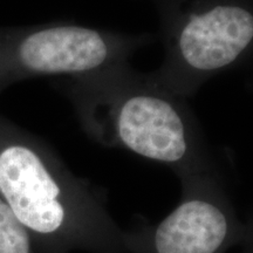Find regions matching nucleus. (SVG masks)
<instances>
[{
  "label": "nucleus",
  "mask_w": 253,
  "mask_h": 253,
  "mask_svg": "<svg viewBox=\"0 0 253 253\" xmlns=\"http://www.w3.org/2000/svg\"><path fill=\"white\" fill-rule=\"evenodd\" d=\"M0 195L36 253H126L102 192L45 142L2 120Z\"/></svg>",
  "instance_id": "obj_1"
},
{
  "label": "nucleus",
  "mask_w": 253,
  "mask_h": 253,
  "mask_svg": "<svg viewBox=\"0 0 253 253\" xmlns=\"http://www.w3.org/2000/svg\"><path fill=\"white\" fill-rule=\"evenodd\" d=\"M84 129L97 143L163 164L177 177L216 167L185 99L128 63L72 79L67 88Z\"/></svg>",
  "instance_id": "obj_2"
},
{
  "label": "nucleus",
  "mask_w": 253,
  "mask_h": 253,
  "mask_svg": "<svg viewBox=\"0 0 253 253\" xmlns=\"http://www.w3.org/2000/svg\"><path fill=\"white\" fill-rule=\"evenodd\" d=\"M177 207L158 223L142 220L122 230L126 253H225L238 238V224L218 168L178 177Z\"/></svg>",
  "instance_id": "obj_4"
},
{
  "label": "nucleus",
  "mask_w": 253,
  "mask_h": 253,
  "mask_svg": "<svg viewBox=\"0 0 253 253\" xmlns=\"http://www.w3.org/2000/svg\"><path fill=\"white\" fill-rule=\"evenodd\" d=\"M0 253H36L31 239L0 195Z\"/></svg>",
  "instance_id": "obj_5"
},
{
  "label": "nucleus",
  "mask_w": 253,
  "mask_h": 253,
  "mask_svg": "<svg viewBox=\"0 0 253 253\" xmlns=\"http://www.w3.org/2000/svg\"><path fill=\"white\" fill-rule=\"evenodd\" d=\"M150 41L149 34H126L79 25H49L0 39V88L32 77L96 74L128 63Z\"/></svg>",
  "instance_id": "obj_3"
}]
</instances>
